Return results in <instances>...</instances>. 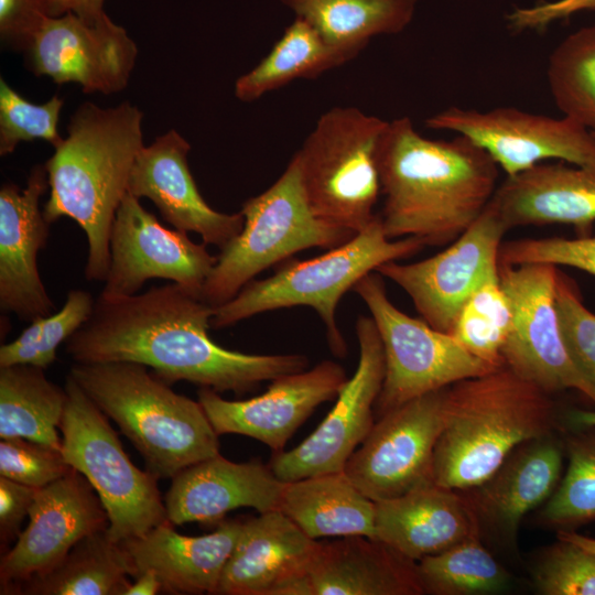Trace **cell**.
<instances>
[{
    "label": "cell",
    "mask_w": 595,
    "mask_h": 595,
    "mask_svg": "<svg viewBox=\"0 0 595 595\" xmlns=\"http://www.w3.org/2000/svg\"><path fill=\"white\" fill-rule=\"evenodd\" d=\"M214 312V306L174 282L129 296L99 294L89 318L66 340L65 353L75 363L141 364L169 385L185 380L236 394L309 367L304 355L221 347L208 333Z\"/></svg>",
    "instance_id": "6da1fadb"
},
{
    "label": "cell",
    "mask_w": 595,
    "mask_h": 595,
    "mask_svg": "<svg viewBox=\"0 0 595 595\" xmlns=\"http://www.w3.org/2000/svg\"><path fill=\"white\" fill-rule=\"evenodd\" d=\"M499 166L470 139L432 140L412 120L388 121L379 148L383 207L389 239L413 237L445 246L484 212L498 187Z\"/></svg>",
    "instance_id": "7a4b0ae2"
},
{
    "label": "cell",
    "mask_w": 595,
    "mask_h": 595,
    "mask_svg": "<svg viewBox=\"0 0 595 595\" xmlns=\"http://www.w3.org/2000/svg\"><path fill=\"white\" fill-rule=\"evenodd\" d=\"M142 117L128 101L112 108L84 102L71 118L66 139L45 162L50 196L44 217L50 224L68 217L83 229L88 240L87 281L107 279L112 224L144 147Z\"/></svg>",
    "instance_id": "3957f363"
},
{
    "label": "cell",
    "mask_w": 595,
    "mask_h": 595,
    "mask_svg": "<svg viewBox=\"0 0 595 595\" xmlns=\"http://www.w3.org/2000/svg\"><path fill=\"white\" fill-rule=\"evenodd\" d=\"M505 364L446 388L445 424L433 459V483L470 490L521 444L550 435L554 404Z\"/></svg>",
    "instance_id": "277c9868"
},
{
    "label": "cell",
    "mask_w": 595,
    "mask_h": 595,
    "mask_svg": "<svg viewBox=\"0 0 595 595\" xmlns=\"http://www.w3.org/2000/svg\"><path fill=\"white\" fill-rule=\"evenodd\" d=\"M68 375L117 423L158 478H173L219 454V435L202 404L173 391L148 367L128 361L75 363Z\"/></svg>",
    "instance_id": "5b68a950"
},
{
    "label": "cell",
    "mask_w": 595,
    "mask_h": 595,
    "mask_svg": "<svg viewBox=\"0 0 595 595\" xmlns=\"http://www.w3.org/2000/svg\"><path fill=\"white\" fill-rule=\"evenodd\" d=\"M424 247L413 237L389 239L377 214L347 242L312 259L289 261L272 275L250 281L231 300L215 307L210 327H229L273 310L310 306L326 327L332 351L345 356L346 343L336 322L343 295L381 264L409 258Z\"/></svg>",
    "instance_id": "8992f818"
},
{
    "label": "cell",
    "mask_w": 595,
    "mask_h": 595,
    "mask_svg": "<svg viewBox=\"0 0 595 595\" xmlns=\"http://www.w3.org/2000/svg\"><path fill=\"white\" fill-rule=\"evenodd\" d=\"M240 213L244 227L219 249L202 291V299L214 307L294 253L309 248L332 249L356 235L313 213L295 154L270 187L242 203Z\"/></svg>",
    "instance_id": "52a82bcc"
},
{
    "label": "cell",
    "mask_w": 595,
    "mask_h": 595,
    "mask_svg": "<svg viewBox=\"0 0 595 595\" xmlns=\"http://www.w3.org/2000/svg\"><path fill=\"white\" fill-rule=\"evenodd\" d=\"M388 121L355 107H334L294 153L313 213L357 234L377 216L379 148Z\"/></svg>",
    "instance_id": "ba28073f"
},
{
    "label": "cell",
    "mask_w": 595,
    "mask_h": 595,
    "mask_svg": "<svg viewBox=\"0 0 595 595\" xmlns=\"http://www.w3.org/2000/svg\"><path fill=\"white\" fill-rule=\"evenodd\" d=\"M64 388L67 401L60 425L61 451L98 495L108 515L109 538L119 543L169 521L159 478L131 462L106 414L71 375Z\"/></svg>",
    "instance_id": "9c48e42d"
},
{
    "label": "cell",
    "mask_w": 595,
    "mask_h": 595,
    "mask_svg": "<svg viewBox=\"0 0 595 595\" xmlns=\"http://www.w3.org/2000/svg\"><path fill=\"white\" fill-rule=\"evenodd\" d=\"M353 290L368 307L383 347L386 369L375 404L377 418L413 398L498 367L473 356L450 333L400 311L377 271Z\"/></svg>",
    "instance_id": "30bf717a"
},
{
    "label": "cell",
    "mask_w": 595,
    "mask_h": 595,
    "mask_svg": "<svg viewBox=\"0 0 595 595\" xmlns=\"http://www.w3.org/2000/svg\"><path fill=\"white\" fill-rule=\"evenodd\" d=\"M558 275L553 264L499 262L500 283L512 313L502 363L548 393L573 389L595 404V387L577 370L562 337L555 302Z\"/></svg>",
    "instance_id": "8fae6325"
},
{
    "label": "cell",
    "mask_w": 595,
    "mask_h": 595,
    "mask_svg": "<svg viewBox=\"0 0 595 595\" xmlns=\"http://www.w3.org/2000/svg\"><path fill=\"white\" fill-rule=\"evenodd\" d=\"M446 388L377 418L350 455L344 472L369 499H391L433 483L434 451L445 424Z\"/></svg>",
    "instance_id": "7c38bea8"
},
{
    "label": "cell",
    "mask_w": 595,
    "mask_h": 595,
    "mask_svg": "<svg viewBox=\"0 0 595 595\" xmlns=\"http://www.w3.org/2000/svg\"><path fill=\"white\" fill-rule=\"evenodd\" d=\"M508 227L490 201L479 217L454 241L426 259L392 260L376 271L401 288L423 321L450 333L463 304L499 271V252Z\"/></svg>",
    "instance_id": "4fadbf2b"
},
{
    "label": "cell",
    "mask_w": 595,
    "mask_h": 595,
    "mask_svg": "<svg viewBox=\"0 0 595 595\" xmlns=\"http://www.w3.org/2000/svg\"><path fill=\"white\" fill-rule=\"evenodd\" d=\"M425 125L470 139L506 176L550 160L595 165V136L565 116L553 118L513 107L479 111L453 106L429 117Z\"/></svg>",
    "instance_id": "5bb4252c"
},
{
    "label": "cell",
    "mask_w": 595,
    "mask_h": 595,
    "mask_svg": "<svg viewBox=\"0 0 595 595\" xmlns=\"http://www.w3.org/2000/svg\"><path fill=\"white\" fill-rule=\"evenodd\" d=\"M359 359L321 424L296 447L274 452L270 468L284 483L343 472L375 423V404L385 378L382 343L371 316L356 322Z\"/></svg>",
    "instance_id": "9a60e30c"
},
{
    "label": "cell",
    "mask_w": 595,
    "mask_h": 595,
    "mask_svg": "<svg viewBox=\"0 0 595 595\" xmlns=\"http://www.w3.org/2000/svg\"><path fill=\"white\" fill-rule=\"evenodd\" d=\"M109 250V271L100 292L107 298L137 294L150 279L172 281L202 298L217 261L206 244L165 228L129 192L116 213Z\"/></svg>",
    "instance_id": "2e32d148"
},
{
    "label": "cell",
    "mask_w": 595,
    "mask_h": 595,
    "mask_svg": "<svg viewBox=\"0 0 595 595\" xmlns=\"http://www.w3.org/2000/svg\"><path fill=\"white\" fill-rule=\"evenodd\" d=\"M28 68L56 84H78L86 94L125 89L138 47L106 13L90 23L74 13L48 17L24 51Z\"/></svg>",
    "instance_id": "e0dca14e"
},
{
    "label": "cell",
    "mask_w": 595,
    "mask_h": 595,
    "mask_svg": "<svg viewBox=\"0 0 595 595\" xmlns=\"http://www.w3.org/2000/svg\"><path fill=\"white\" fill-rule=\"evenodd\" d=\"M108 515L87 478L72 467L39 488L29 523L0 560V593L41 576L60 564L83 538L107 530Z\"/></svg>",
    "instance_id": "ac0fdd59"
},
{
    "label": "cell",
    "mask_w": 595,
    "mask_h": 595,
    "mask_svg": "<svg viewBox=\"0 0 595 595\" xmlns=\"http://www.w3.org/2000/svg\"><path fill=\"white\" fill-rule=\"evenodd\" d=\"M347 379L339 364L323 360L274 378L263 393L250 399L226 400L206 387L197 396L218 435H246L281 452L320 404L336 399Z\"/></svg>",
    "instance_id": "d6986e66"
},
{
    "label": "cell",
    "mask_w": 595,
    "mask_h": 595,
    "mask_svg": "<svg viewBox=\"0 0 595 595\" xmlns=\"http://www.w3.org/2000/svg\"><path fill=\"white\" fill-rule=\"evenodd\" d=\"M48 188L45 164L34 165L24 190L14 183L0 188V309L32 322L55 306L37 268V253L50 237V223L40 208Z\"/></svg>",
    "instance_id": "ffe728a7"
},
{
    "label": "cell",
    "mask_w": 595,
    "mask_h": 595,
    "mask_svg": "<svg viewBox=\"0 0 595 595\" xmlns=\"http://www.w3.org/2000/svg\"><path fill=\"white\" fill-rule=\"evenodd\" d=\"M191 144L174 129L143 147L133 163L128 192L150 199L174 229L198 234L203 242L221 249L244 227L240 212L226 214L210 207L191 173Z\"/></svg>",
    "instance_id": "44dd1931"
},
{
    "label": "cell",
    "mask_w": 595,
    "mask_h": 595,
    "mask_svg": "<svg viewBox=\"0 0 595 595\" xmlns=\"http://www.w3.org/2000/svg\"><path fill=\"white\" fill-rule=\"evenodd\" d=\"M424 594L416 562L366 536L320 542L305 572L283 595Z\"/></svg>",
    "instance_id": "7402d4cb"
},
{
    "label": "cell",
    "mask_w": 595,
    "mask_h": 595,
    "mask_svg": "<svg viewBox=\"0 0 595 595\" xmlns=\"http://www.w3.org/2000/svg\"><path fill=\"white\" fill-rule=\"evenodd\" d=\"M269 465L235 463L220 454L193 464L172 478L164 502L169 521L219 522L240 507L260 513L279 510L284 487Z\"/></svg>",
    "instance_id": "603a6c76"
},
{
    "label": "cell",
    "mask_w": 595,
    "mask_h": 595,
    "mask_svg": "<svg viewBox=\"0 0 595 595\" xmlns=\"http://www.w3.org/2000/svg\"><path fill=\"white\" fill-rule=\"evenodd\" d=\"M318 545L280 510L244 519L216 594L283 595L305 572Z\"/></svg>",
    "instance_id": "cb8c5ba5"
},
{
    "label": "cell",
    "mask_w": 595,
    "mask_h": 595,
    "mask_svg": "<svg viewBox=\"0 0 595 595\" xmlns=\"http://www.w3.org/2000/svg\"><path fill=\"white\" fill-rule=\"evenodd\" d=\"M491 202L508 229L567 224L589 236L595 223V165L542 162L498 185Z\"/></svg>",
    "instance_id": "d4e9b609"
},
{
    "label": "cell",
    "mask_w": 595,
    "mask_h": 595,
    "mask_svg": "<svg viewBox=\"0 0 595 595\" xmlns=\"http://www.w3.org/2000/svg\"><path fill=\"white\" fill-rule=\"evenodd\" d=\"M468 498L434 483L376 502L375 539L414 562L478 534Z\"/></svg>",
    "instance_id": "484cf974"
},
{
    "label": "cell",
    "mask_w": 595,
    "mask_h": 595,
    "mask_svg": "<svg viewBox=\"0 0 595 595\" xmlns=\"http://www.w3.org/2000/svg\"><path fill=\"white\" fill-rule=\"evenodd\" d=\"M242 520H221L213 532L198 537L180 534L166 521L119 543L132 562L133 577L149 570L170 593L216 594Z\"/></svg>",
    "instance_id": "4316f807"
},
{
    "label": "cell",
    "mask_w": 595,
    "mask_h": 595,
    "mask_svg": "<svg viewBox=\"0 0 595 595\" xmlns=\"http://www.w3.org/2000/svg\"><path fill=\"white\" fill-rule=\"evenodd\" d=\"M562 446L550 435L518 446L468 500L491 529L513 537L521 519L552 496L562 474Z\"/></svg>",
    "instance_id": "83f0119b"
},
{
    "label": "cell",
    "mask_w": 595,
    "mask_h": 595,
    "mask_svg": "<svg viewBox=\"0 0 595 595\" xmlns=\"http://www.w3.org/2000/svg\"><path fill=\"white\" fill-rule=\"evenodd\" d=\"M376 502L345 472L284 484L279 510L312 539L366 536L375 539Z\"/></svg>",
    "instance_id": "f1b7e54d"
},
{
    "label": "cell",
    "mask_w": 595,
    "mask_h": 595,
    "mask_svg": "<svg viewBox=\"0 0 595 595\" xmlns=\"http://www.w3.org/2000/svg\"><path fill=\"white\" fill-rule=\"evenodd\" d=\"M134 575L132 562L107 530L78 541L63 561L44 575L32 577L10 594L125 595Z\"/></svg>",
    "instance_id": "f546056e"
},
{
    "label": "cell",
    "mask_w": 595,
    "mask_h": 595,
    "mask_svg": "<svg viewBox=\"0 0 595 595\" xmlns=\"http://www.w3.org/2000/svg\"><path fill=\"white\" fill-rule=\"evenodd\" d=\"M351 58L381 34L403 31L418 0H280Z\"/></svg>",
    "instance_id": "4dcf8cb0"
},
{
    "label": "cell",
    "mask_w": 595,
    "mask_h": 595,
    "mask_svg": "<svg viewBox=\"0 0 595 595\" xmlns=\"http://www.w3.org/2000/svg\"><path fill=\"white\" fill-rule=\"evenodd\" d=\"M32 365L0 367V439L24 437L62 448L67 393Z\"/></svg>",
    "instance_id": "1f68e13d"
},
{
    "label": "cell",
    "mask_w": 595,
    "mask_h": 595,
    "mask_svg": "<svg viewBox=\"0 0 595 595\" xmlns=\"http://www.w3.org/2000/svg\"><path fill=\"white\" fill-rule=\"evenodd\" d=\"M351 57L329 45L305 20L296 17L270 52L235 82L234 94L251 102L299 78L316 76L338 67Z\"/></svg>",
    "instance_id": "d6a6232c"
},
{
    "label": "cell",
    "mask_w": 595,
    "mask_h": 595,
    "mask_svg": "<svg viewBox=\"0 0 595 595\" xmlns=\"http://www.w3.org/2000/svg\"><path fill=\"white\" fill-rule=\"evenodd\" d=\"M547 77L563 116L595 133V24L558 44L549 57Z\"/></svg>",
    "instance_id": "836d02e7"
},
{
    "label": "cell",
    "mask_w": 595,
    "mask_h": 595,
    "mask_svg": "<svg viewBox=\"0 0 595 595\" xmlns=\"http://www.w3.org/2000/svg\"><path fill=\"white\" fill-rule=\"evenodd\" d=\"M424 593L436 595L489 594L504 589L508 573L484 548L478 534L416 563Z\"/></svg>",
    "instance_id": "e575fe53"
},
{
    "label": "cell",
    "mask_w": 595,
    "mask_h": 595,
    "mask_svg": "<svg viewBox=\"0 0 595 595\" xmlns=\"http://www.w3.org/2000/svg\"><path fill=\"white\" fill-rule=\"evenodd\" d=\"M511 320L510 302L498 271L466 300L450 334L473 356L500 366L504 364L501 350L510 332Z\"/></svg>",
    "instance_id": "d590c367"
},
{
    "label": "cell",
    "mask_w": 595,
    "mask_h": 595,
    "mask_svg": "<svg viewBox=\"0 0 595 595\" xmlns=\"http://www.w3.org/2000/svg\"><path fill=\"white\" fill-rule=\"evenodd\" d=\"M565 451L566 472L541 513L560 530L595 520V426L576 428L565 440Z\"/></svg>",
    "instance_id": "8d00e7d4"
},
{
    "label": "cell",
    "mask_w": 595,
    "mask_h": 595,
    "mask_svg": "<svg viewBox=\"0 0 595 595\" xmlns=\"http://www.w3.org/2000/svg\"><path fill=\"white\" fill-rule=\"evenodd\" d=\"M94 304L89 292L80 289L68 291L60 311L35 318L14 340L0 346V367H50L56 360L58 346L89 318Z\"/></svg>",
    "instance_id": "74e56055"
},
{
    "label": "cell",
    "mask_w": 595,
    "mask_h": 595,
    "mask_svg": "<svg viewBox=\"0 0 595 595\" xmlns=\"http://www.w3.org/2000/svg\"><path fill=\"white\" fill-rule=\"evenodd\" d=\"M64 100L54 95L37 105L22 97L0 78V155L12 153L21 141L44 140L54 148L63 142L58 133Z\"/></svg>",
    "instance_id": "f35d334b"
},
{
    "label": "cell",
    "mask_w": 595,
    "mask_h": 595,
    "mask_svg": "<svg viewBox=\"0 0 595 595\" xmlns=\"http://www.w3.org/2000/svg\"><path fill=\"white\" fill-rule=\"evenodd\" d=\"M558 540L534 571L538 591L545 595H595V553Z\"/></svg>",
    "instance_id": "ab89813d"
},
{
    "label": "cell",
    "mask_w": 595,
    "mask_h": 595,
    "mask_svg": "<svg viewBox=\"0 0 595 595\" xmlns=\"http://www.w3.org/2000/svg\"><path fill=\"white\" fill-rule=\"evenodd\" d=\"M555 302L567 353L577 370L595 387V314L584 305L572 280L561 272Z\"/></svg>",
    "instance_id": "60d3db41"
},
{
    "label": "cell",
    "mask_w": 595,
    "mask_h": 595,
    "mask_svg": "<svg viewBox=\"0 0 595 595\" xmlns=\"http://www.w3.org/2000/svg\"><path fill=\"white\" fill-rule=\"evenodd\" d=\"M499 262L565 266L595 275V236L524 238L502 242Z\"/></svg>",
    "instance_id": "b9f144b4"
},
{
    "label": "cell",
    "mask_w": 595,
    "mask_h": 595,
    "mask_svg": "<svg viewBox=\"0 0 595 595\" xmlns=\"http://www.w3.org/2000/svg\"><path fill=\"white\" fill-rule=\"evenodd\" d=\"M71 469L61 450L19 436L0 441V476L42 488Z\"/></svg>",
    "instance_id": "7bdbcfd3"
},
{
    "label": "cell",
    "mask_w": 595,
    "mask_h": 595,
    "mask_svg": "<svg viewBox=\"0 0 595 595\" xmlns=\"http://www.w3.org/2000/svg\"><path fill=\"white\" fill-rule=\"evenodd\" d=\"M48 17L47 0H0L1 42L24 52Z\"/></svg>",
    "instance_id": "ee69618b"
},
{
    "label": "cell",
    "mask_w": 595,
    "mask_h": 595,
    "mask_svg": "<svg viewBox=\"0 0 595 595\" xmlns=\"http://www.w3.org/2000/svg\"><path fill=\"white\" fill-rule=\"evenodd\" d=\"M39 488L0 476V544L1 551L15 542Z\"/></svg>",
    "instance_id": "f6af8a7d"
},
{
    "label": "cell",
    "mask_w": 595,
    "mask_h": 595,
    "mask_svg": "<svg viewBox=\"0 0 595 595\" xmlns=\"http://www.w3.org/2000/svg\"><path fill=\"white\" fill-rule=\"evenodd\" d=\"M595 10V0H555L516 8L507 15L513 31L543 30L561 19L580 11Z\"/></svg>",
    "instance_id": "bcb514c9"
},
{
    "label": "cell",
    "mask_w": 595,
    "mask_h": 595,
    "mask_svg": "<svg viewBox=\"0 0 595 595\" xmlns=\"http://www.w3.org/2000/svg\"><path fill=\"white\" fill-rule=\"evenodd\" d=\"M52 17L74 13L83 20L94 23L101 19L105 0H47Z\"/></svg>",
    "instance_id": "7dc6e473"
},
{
    "label": "cell",
    "mask_w": 595,
    "mask_h": 595,
    "mask_svg": "<svg viewBox=\"0 0 595 595\" xmlns=\"http://www.w3.org/2000/svg\"><path fill=\"white\" fill-rule=\"evenodd\" d=\"M133 578L125 595H154L163 589L159 577L152 571H143Z\"/></svg>",
    "instance_id": "c3c4849f"
},
{
    "label": "cell",
    "mask_w": 595,
    "mask_h": 595,
    "mask_svg": "<svg viewBox=\"0 0 595 595\" xmlns=\"http://www.w3.org/2000/svg\"><path fill=\"white\" fill-rule=\"evenodd\" d=\"M567 420L575 429L595 426V410H572L567 415Z\"/></svg>",
    "instance_id": "681fc988"
},
{
    "label": "cell",
    "mask_w": 595,
    "mask_h": 595,
    "mask_svg": "<svg viewBox=\"0 0 595 595\" xmlns=\"http://www.w3.org/2000/svg\"><path fill=\"white\" fill-rule=\"evenodd\" d=\"M558 539L571 541L595 553V538L577 533L572 529H561L558 531Z\"/></svg>",
    "instance_id": "f907efd6"
},
{
    "label": "cell",
    "mask_w": 595,
    "mask_h": 595,
    "mask_svg": "<svg viewBox=\"0 0 595 595\" xmlns=\"http://www.w3.org/2000/svg\"><path fill=\"white\" fill-rule=\"evenodd\" d=\"M593 133V132H592ZM595 136V133H593Z\"/></svg>",
    "instance_id": "816d5d0a"
}]
</instances>
